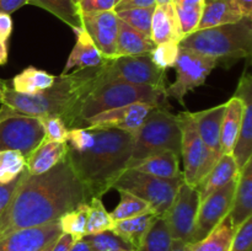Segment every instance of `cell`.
Here are the masks:
<instances>
[{
  "label": "cell",
  "instance_id": "6da1fadb",
  "mask_svg": "<svg viewBox=\"0 0 252 251\" xmlns=\"http://www.w3.org/2000/svg\"><path fill=\"white\" fill-rule=\"evenodd\" d=\"M90 199L68 157L41 175H27L0 217V239L21 229L59 220Z\"/></svg>",
  "mask_w": 252,
  "mask_h": 251
},
{
  "label": "cell",
  "instance_id": "7a4b0ae2",
  "mask_svg": "<svg viewBox=\"0 0 252 251\" xmlns=\"http://www.w3.org/2000/svg\"><path fill=\"white\" fill-rule=\"evenodd\" d=\"M98 81L97 68L75 69L65 75L56 76L51 88L34 95H25L5 86L2 105L17 112L33 117L56 116L62 118L68 127L80 128V110L84 100Z\"/></svg>",
  "mask_w": 252,
  "mask_h": 251
},
{
  "label": "cell",
  "instance_id": "3957f363",
  "mask_svg": "<svg viewBox=\"0 0 252 251\" xmlns=\"http://www.w3.org/2000/svg\"><path fill=\"white\" fill-rule=\"evenodd\" d=\"M93 129V145L83 152L68 150L66 157L90 198H101L127 169L132 157L133 134L116 128Z\"/></svg>",
  "mask_w": 252,
  "mask_h": 251
},
{
  "label": "cell",
  "instance_id": "277c9868",
  "mask_svg": "<svg viewBox=\"0 0 252 251\" xmlns=\"http://www.w3.org/2000/svg\"><path fill=\"white\" fill-rule=\"evenodd\" d=\"M180 46L211 57L218 65L229 68L251 56L252 20L244 17L234 24L196 30L185 36Z\"/></svg>",
  "mask_w": 252,
  "mask_h": 251
},
{
  "label": "cell",
  "instance_id": "5b68a950",
  "mask_svg": "<svg viewBox=\"0 0 252 251\" xmlns=\"http://www.w3.org/2000/svg\"><path fill=\"white\" fill-rule=\"evenodd\" d=\"M181 126L177 116L167 106L154 107L147 116L142 127L133 134V149L128 167L144 157L160 152L181 155Z\"/></svg>",
  "mask_w": 252,
  "mask_h": 251
},
{
  "label": "cell",
  "instance_id": "8992f818",
  "mask_svg": "<svg viewBox=\"0 0 252 251\" xmlns=\"http://www.w3.org/2000/svg\"><path fill=\"white\" fill-rule=\"evenodd\" d=\"M166 97L165 89H158L153 86L133 85L122 81L96 84L81 105L80 120L84 127V121L86 118L135 102L167 106Z\"/></svg>",
  "mask_w": 252,
  "mask_h": 251
},
{
  "label": "cell",
  "instance_id": "52a82bcc",
  "mask_svg": "<svg viewBox=\"0 0 252 251\" xmlns=\"http://www.w3.org/2000/svg\"><path fill=\"white\" fill-rule=\"evenodd\" d=\"M184 184V176L176 179H161L143 174L134 169H126L113 184L112 188L134 194L149 204L153 213L162 217L169 209Z\"/></svg>",
  "mask_w": 252,
  "mask_h": 251
},
{
  "label": "cell",
  "instance_id": "ba28073f",
  "mask_svg": "<svg viewBox=\"0 0 252 251\" xmlns=\"http://www.w3.org/2000/svg\"><path fill=\"white\" fill-rule=\"evenodd\" d=\"M112 81L153 86L166 90L165 71L153 63L149 53L105 59V62L98 66L97 84Z\"/></svg>",
  "mask_w": 252,
  "mask_h": 251
},
{
  "label": "cell",
  "instance_id": "9c48e42d",
  "mask_svg": "<svg viewBox=\"0 0 252 251\" xmlns=\"http://www.w3.org/2000/svg\"><path fill=\"white\" fill-rule=\"evenodd\" d=\"M177 117L182 133L181 157L184 160V181L196 188L197 185L213 169L220 157L206 147L199 137L191 112L179 113Z\"/></svg>",
  "mask_w": 252,
  "mask_h": 251
},
{
  "label": "cell",
  "instance_id": "30bf717a",
  "mask_svg": "<svg viewBox=\"0 0 252 251\" xmlns=\"http://www.w3.org/2000/svg\"><path fill=\"white\" fill-rule=\"evenodd\" d=\"M217 66L218 64L211 57L179 44V53L174 66L176 69V80L166 88V95L184 103L186 94L203 85L211 71Z\"/></svg>",
  "mask_w": 252,
  "mask_h": 251
},
{
  "label": "cell",
  "instance_id": "8fae6325",
  "mask_svg": "<svg viewBox=\"0 0 252 251\" xmlns=\"http://www.w3.org/2000/svg\"><path fill=\"white\" fill-rule=\"evenodd\" d=\"M43 140L39 117L20 113L0 123V150H16L26 159Z\"/></svg>",
  "mask_w": 252,
  "mask_h": 251
},
{
  "label": "cell",
  "instance_id": "7c38bea8",
  "mask_svg": "<svg viewBox=\"0 0 252 251\" xmlns=\"http://www.w3.org/2000/svg\"><path fill=\"white\" fill-rule=\"evenodd\" d=\"M199 194L194 187L184 184L180 186L171 206L164 217L174 240L189 244L196 225L199 207Z\"/></svg>",
  "mask_w": 252,
  "mask_h": 251
},
{
  "label": "cell",
  "instance_id": "4fadbf2b",
  "mask_svg": "<svg viewBox=\"0 0 252 251\" xmlns=\"http://www.w3.org/2000/svg\"><path fill=\"white\" fill-rule=\"evenodd\" d=\"M238 177L199 202L196 225L189 244L206 238L228 216L233 204Z\"/></svg>",
  "mask_w": 252,
  "mask_h": 251
},
{
  "label": "cell",
  "instance_id": "5bb4252c",
  "mask_svg": "<svg viewBox=\"0 0 252 251\" xmlns=\"http://www.w3.org/2000/svg\"><path fill=\"white\" fill-rule=\"evenodd\" d=\"M154 107L159 106L145 102H135L122 107L105 111L98 115L86 118L84 127L93 128H116L134 134L145 121L147 116Z\"/></svg>",
  "mask_w": 252,
  "mask_h": 251
},
{
  "label": "cell",
  "instance_id": "9a60e30c",
  "mask_svg": "<svg viewBox=\"0 0 252 251\" xmlns=\"http://www.w3.org/2000/svg\"><path fill=\"white\" fill-rule=\"evenodd\" d=\"M81 22L83 29L93 39L103 58H117L116 46L120 19L115 10L95 14H81Z\"/></svg>",
  "mask_w": 252,
  "mask_h": 251
},
{
  "label": "cell",
  "instance_id": "2e32d148",
  "mask_svg": "<svg viewBox=\"0 0 252 251\" xmlns=\"http://www.w3.org/2000/svg\"><path fill=\"white\" fill-rule=\"evenodd\" d=\"M62 234L59 220L33 228L21 229L0 239V251H39Z\"/></svg>",
  "mask_w": 252,
  "mask_h": 251
},
{
  "label": "cell",
  "instance_id": "e0dca14e",
  "mask_svg": "<svg viewBox=\"0 0 252 251\" xmlns=\"http://www.w3.org/2000/svg\"><path fill=\"white\" fill-rule=\"evenodd\" d=\"M235 95L243 100L244 113L240 132L231 154L241 170L252 157V78L249 71L241 76Z\"/></svg>",
  "mask_w": 252,
  "mask_h": 251
},
{
  "label": "cell",
  "instance_id": "ac0fdd59",
  "mask_svg": "<svg viewBox=\"0 0 252 251\" xmlns=\"http://www.w3.org/2000/svg\"><path fill=\"white\" fill-rule=\"evenodd\" d=\"M179 19L172 4L157 5L150 25V38L155 44L165 42L179 43L184 38Z\"/></svg>",
  "mask_w": 252,
  "mask_h": 251
},
{
  "label": "cell",
  "instance_id": "d6986e66",
  "mask_svg": "<svg viewBox=\"0 0 252 251\" xmlns=\"http://www.w3.org/2000/svg\"><path fill=\"white\" fill-rule=\"evenodd\" d=\"M224 112H225V103L214 106L208 110L191 113L199 137L202 138L206 147L219 157H221L220 130Z\"/></svg>",
  "mask_w": 252,
  "mask_h": 251
},
{
  "label": "cell",
  "instance_id": "ffe728a7",
  "mask_svg": "<svg viewBox=\"0 0 252 251\" xmlns=\"http://www.w3.org/2000/svg\"><path fill=\"white\" fill-rule=\"evenodd\" d=\"M229 216L235 229L252 217V160H249L239 172Z\"/></svg>",
  "mask_w": 252,
  "mask_h": 251
},
{
  "label": "cell",
  "instance_id": "44dd1931",
  "mask_svg": "<svg viewBox=\"0 0 252 251\" xmlns=\"http://www.w3.org/2000/svg\"><path fill=\"white\" fill-rule=\"evenodd\" d=\"M76 33V42L73 47V51L69 54L62 75L68 74L71 69H86V68H97L105 62V58L93 39L90 38L85 30H79Z\"/></svg>",
  "mask_w": 252,
  "mask_h": 251
},
{
  "label": "cell",
  "instance_id": "7402d4cb",
  "mask_svg": "<svg viewBox=\"0 0 252 251\" xmlns=\"http://www.w3.org/2000/svg\"><path fill=\"white\" fill-rule=\"evenodd\" d=\"M239 172L240 170H239L233 154L230 153V154L221 155L213 169L197 185L196 189L199 194V201H203L207 196L235 180L239 176Z\"/></svg>",
  "mask_w": 252,
  "mask_h": 251
},
{
  "label": "cell",
  "instance_id": "603a6c76",
  "mask_svg": "<svg viewBox=\"0 0 252 251\" xmlns=\"http://www.w3.org/2000/svg\"><path fill=\"white\" fill-rule=\"evenodd\" d=\"M66 143L48 142L44 139L26 157V170L30 175H41L56 166L66 157Z\"/></svg>",
  "mask_w": 252,
  "mask_h": 251
},
{
  "label": "cell",
  "instance_id": "cb8c5ba5",
  "mask_svg": "<svg viewBox=\"0 0 252 251\" xmlns=\"http://www.w3.org/2000/svg\"><path fill=\"white\" fill-rule=\"evenodd\" d=\"M128 169H134L143 174L161 177V179H176L184 176L180 170L179 155L170 150L149 155L133 164Z\"/></svg>",
  "mask_w": 252,
  "mask_h": 251
},
{
  "label": "cell",
  "instance_id": "d4e9b609",
  "mask_svg": "<svg viewBox=\"0 0 252 251\" xmlns=\"http://www.w3.org/2000/svg\"><path fill=\"white\" fill-rule=\"evenodd\" d=\"M244 102L239 96L234 95L225 103L223 122L220 130V152L221 155L233 153L240 132L241 121H243Z\"/></svg>",
  "mask_w": 252,
  "mask_h": 251
},
{
  "label": "cell",
  "instance_id": "484cf974",
  "mask_svg": "<svg viewBox=\"0 0 252 251\" xmlns=\"http://www.w3.org/2000/svg\"><path fill=\"white\" fill-rule=\"evenodd\" d=\"M241 19H244V16L231 0H204L203 12L197 30L234 24Z\"/></svg>",
  "mask_w": 252,
  "mask_h": 251
},
{
  "label": "cell",
  "instance_id": "4316f807",
  "mask_svg": "<svg viewBox=\"0 0 252 251\" xmlns=\"http://www.w3.org/2000/svg\"><path fill=\"white\" fill-rule=\"evenodd\" d=\"M155 216L153 212L140 214V216L133 217V218L122 219V220L115 221L112 231L117 234L122 240H125L133 250H137L142 245L148 230L152 224L154 223Z\"/></svg>",
  "mask_w": 252,
  "mask_h": 251
},
{
  "label": "cell",
  "instance_id": "83f0119b",
  "mask_svg": "<svg viewBox=\"0 0 252 251\" xmlns=\"http://www.w3.org/2000/svg\"><path fill=\"white\" fill-rule=\"evenodd\" d=\"M157 44L152 41L149 36L137 31L129 25L120 20L118 22L117 34V57L123 56H139V54L150 53Z\"/></svg>",
  "mask_w": 252,
  "mask_h": 251
},
{
  "label": "cell",
  "instance_id": "f1b7e54d",
  "mask_svg": "<svg viewBox=\"0 0 252 251\" xmlns=\"http://www.w3.org/2000/svg\"><path fill=\"white\" fill-rule=\"evenodd\" d=\"M235 230L228 214L206 238L189 244V251H229Z\"/></svg>",
  "mask_w": 252,
  "mask_h": 251
},
{
  "label": "cell",
  "instance_id": "f546056e",
  "mask_svg": "<svg viewBox=\"0 0 252 251\" xmlns=\"http://www.w3.org/2000/svg\"><path fill=\"white\" fill-rule=\"evenodd\" d=\"M56 76L34 66H27L12 79V90L25 95H34L51 88Z\"/></svg>",
  "mask_w": 252,
  "mask_h": 251
},
{
  "label": "cell",
  "instance_id": "4dcf8cb0",
  "mask_svg": "<svg viewBox=\"0 0 252 251\" xmlns=\"http://www.w3.org/2000/svg\"><path fill=\"white\" fill-rule=\"evenodd\" d=\"M30 4L42 7L74 30H83L81 12L75 0H30Z\"/></svg>",
  "mask_w": 252,
  "mask_h": 251
},
{
  "label": "cell",
  "instance_id": "1f68e13d",
  "mask_svg": "<svg viewBox=\"0 0 252 251\" xmlns=\"http://www.w3.org/2000/svg\"><path fill=\"white\" fill-rule=\"evenodd\" d=\"M172 236L164 217H157L148 230L142 245L135 251H170Z\"/></svg>",
  "mask_w": 252,
  "mask_h": 251
},
{
  "label": "cell",
  "instance_id": "d6a6232c",
  "mask_svg": "<svg viewBox=\"0 0 252 251\" xmlns=\"http://www.w3.org/2000/svg\"><path fill=\"white\" fill-rule=\"evenodd\" d=\"M172 5L176 11L184 36L196 31L203 12L204 0H179L176 4Z\"/></svg>",
  "mask_w": 252,
  "mask_h": 251
},
{
  "label": "cell",
  "instance_id": "836d02e7",
  "mask_svg": "<svg viewBox=\"0 0 252 251\" xmlns=\"http://www.w3.org/2000/svg\"><path fill=\"white\" fill-rule=\"evenodd\" d=\"M89 203L79 204L71 211L66 212L65 214L59 218L62 233L69 234L74 238V240L83 239L86 235V223H88Z\"/></svg>",
  "mask_w": 252,
  "mask_h": 251
},
{
  "label": "cell",
  "instance_id": "e575fe53",
  "mask_svg": "<svg viewBox=\"0 0 252 251\" xmlns=\"http://www.w3.org/2000/svg\"><path fill=\"white\" fill-rule=\"evenodd\" d=\"M88 213V223H86V235L90 234L102 233V231L112 230L115 220L111 214L102 204V201L98 197L90 198Z\"/></svg>",
  "mask_w": 252,
  "mask_h": 251
},
{
  "label": "cell",
  "instance_id": "d590c367",
  "mask_svg": "<svg viewBox=\"0 0 252 251\" xmlns=\"http://www.w3.org/2000/svg\"><path fill=\"white\" fill-rule=\"evenodd\" d=\"M121 194V201L118 206L111 212V217L115 221L122 220V219L133 218V217L140 216L152 212L149 204L143 199L138 198L134 194L126 191H118Z\"/></svg>",
  "mask_w": 252,
  "mask_h": 251
},
{
  "label": "cell",
  "instance_id": "8d00e7d4",
  "mask_svg": "<svg viewBox=\"0 0 252 251\" xmlns=\"http://www.w3.org/2000/svg\"><path fill=\"white\" fill-rule=\"evenodd\" d=\"M26 169V159L16 150H0V184H9Z\"/></svg>",
  "mask_w": 252,
  "mask_h": 251
},
{
  "label": "cell",
  "instance_id": "74e56055",
  "mask_svg": "<svg viewBox=\"0 0 252 251\" xmlns=\"http://www.w3.org/2000/svg\"><path fill=\"white\" fill-rule=\"evenodd\" d=\"M154 9L155 7H135V9L120 10L116 11V14L123 22L150 37V25H152Z\"/></svg>",
  "mask_w": 252,
  "mask_h": 251
},
{
  "label": "cell",
  "instance_id": "f35d334b",
  "mask_svg": "<svg viewBox=\"0 0 252 251\" xmlns=\"http://www.w3.org/2000/svg\"><path fill=\"white\" fill-rule=\"evenodd\" d=\"M86 241L90 244L94 251H125L133 250L125 240L120 238L112 230L102 231L97 234H90L84 236Z\"/></svg>",
  "mask_w": 252,
  "mask_h": 251
},
{
  "label": "cell",
  "instance_id": "ab89813d",
  "mask_svg": "<svg viewBox=\"0 0 252 251\" xmlns=\"http://www.w3.org/2000/svg\"><path fill=\"white\" fill-rule=\"evenodd\" d=\"M179 53V43L175 42H165V43L157 44L152 52L150 58L153 63L161 70H166L169 68H174Z\"/></svg>",
  "mask_w": 252,
  "mask_h": 251
},
{
  "label": "cell",
  "instance_id": "60d3db41",
  "mask_svg": "<svg viewBox=\"0 0 252 251\" xmlns=\"http://www.w3.org/2000/svg\"><path fill=\"white\" fill-rule=\"evenodd\" d=\"M39 118H41L42 126H43L44 139L48 142L65 143L69 129L62 118L56 117V116H47V117Z\"/></svg>",
  "mask_w": 252,
  "mask_h": 251
},
{
  "label": "cell",
  "instance_id": "b9f144b4",
  "mask_svg": "<svg viewBox=\"0 0 252 251\" xmlns=\"http://www.w3.org/2000/svg\"><path fill=\"white\" fill-rule=\"evenodd\" d=\"M229 251H252V217L236 228Z\"/></svg>",
  "mask_w": 252,
  "mask_h": 251
},
{
  "label": "cell",
  "instance_id": "7bdbcfd3",
  "mask_svg": "<svg viewBox=\"0 0 252 251\" xmlns=\"http://www.w3.org/2000/svg\"><path fill=\"white\" fill-rule=\"evenodd\" d=\"M29 175V171L26 169L19 175L15 180H12L9 184H0V217L4 213V211L6 209V207L9 206V203L11 202L12 197L15 196V192L19 188V186L21 185V182L26 179V176Z\"/></svg>",
  "mask_w": 252,
  "mask_h": 251
},
{
  "label": "cell",
  "instance_id": "ee69618b",
  "mask_svg": "<svg viewBox=\"0 0 252 251\" xmlns=\"http://www.w3.org/2000/svg\"><path fill=\"white\" fill-rule=\"evenodd\" d=\"M81 14L112 11L115 10L116 0H81L78 2Z\"/></svg>",
  "mask_w": 252,
  "mask_h": 251
},
{
  "label": "cell",
  "instance_id": "f6af8a7d",
  "mask_svg": "<svg viewBox=\"0 0 252 251\" xmlns=\"http://www.w3.org/2000/svg\"><path fill=\"white\" fill-rule=\"evenodd\" d=\"M155 0H121L115 7V11L126 9H135V7H155Z\"/></svg>",
  "mask_w": 252,
  "mask_h": 251
},
{
  "label": "cell",
  "instance_id": "bcb514c9",
  "mask_svg": "<svg viewBox=\"0 0 252 251\" xmlns=\"http://www.w3.org/2000/svg\"><path fill=\"white\" fill-rule=\"evenodd\" d=\"M12 32V20L10 15L0 12V43H6Z\"/></svg>",
  "mask_w": 252,
  "mask_h": 251
},
{
  "label": "cell",
  "instance_id": "7dc6e473",
  "mask_svg": "<svg viewBox=\"0 0 252 251\" xmlns=\"http://www.w3.org/2000/svg\"><path fill=\"white\" fill-rule=\"evenodd\" d=\"M27 4L30 0H0V12L10 15Z\"/></svg>",
  "mask_w": 252,
  "mask_h": 251
},
{
  "label": "cell",
  "instance_id": "c3c4849f",
  "mask_svg": "<svg viewBox=\"0 0 252 251\" xmlns=\"http://www.w3.org/2000/svg\"><path fill=\"white\" fill-rule=\"evenodd\" d=\"M74 241L75 240H74L73 236L69 235V234L62 233L56 240V243H54L51 251H70V248L74 244Z\"/></svg>",
  "mask_w": 252,
  "mask_h": 251
},
{
  "label": "cell",
  "instance_id": "681fc988",
  "mask_svg": "<svg viewBox=\"0 0 252 251\" xmlns=\"http://www.w3.org/2000/svg\"><path fill=\"white\" fill-rule=\"evenodd\" d=\"M244 17H252V0H231Z\"/></svg>",
  "mask_w": 252,
  "mask_h": 251
},
{
  "label": "cell",
  "instance_id": "f907efd6",
  "mask_svg": "<svg viewBox=\"0 0 252 251\" xmlns=\"http://www.w3.org/2000/svg\"><path fill=\"white\" fill-rule=\"evenodd\" d=\"M70 251H94L93 248L90 246V244L85 240V239H79V240L74 241V244L71 245Z\"/></svg>",
  "mask_w": 252,
  "mask_h": 251
},
{
  "label": "cell",
  "instance_id": "816d5d0a",
  "mask_svg": "<svg viewBox=\"0 0 252 251\" xmlns=\"http://www.w3.org/2000/svg\"><path fill=\"white\" fill-rule=\"evenodd\" d=\"M17 115H20V112H17L14 108L9 107V106L6 105H2L1 103V107H0V123H1L2 121L6 120V118L14 117V116Z\"/></svg>",
  "mask_w": 252,
  "mask_h": 251
},
{
  "label": "cell",
  "instance_id": "f5cc1de1",
  "mask_svg": "<svg viewBox=\"0 0 252 251\" xmlns=\"http://www.w3.org/2000/svg\"><path fill=\"white\" fill-rule=\"evenodd\" d=\"M170 251H189V244L181 240H172Z\"/></svg>",
  "mask_w": 252,
  "mask_h": 251
},
{
  "label": "cell",
  "instance_id": "db71d44e",
  "mask_svg": "<svg viewBox=\"0 0 252 251\" xmlns=\"http://www.w3.org/2000/svg\"><path fill=\"white\" fill-rule=\"evenodd\" d=\"M7 62V46L6 43H0V65H4Z\"/></svg>",
  "mask_w": 252,
  "mask_h": 251
},
{
  "label": "cell",
  "instance_id": "11a10c76",
  "mask_svg": "<svg viewBox=\"0 0 252 251\" xmlns=\"http://www.w3.org/2000/svg\"><path fill=\"white\" fill-rule=\"evenodd\" d=\"M5 86H6V84H5L4 81L0 80V103H2V96H4Z\"/></svg>",
  "mask_w": 252,
  "mask_h": 251
},
{
  "label": "cell",
  "instance_id": "9f6ffc18",
  "mask_svg": "<svg viewBox=\"0 0 252 251\" xmlns=\"http://www.w3.org/2000/svg\"><path fill=\"white\" fill-rule=\"evenodd\" d=\"M54 243H56V241H53V243H51V244H48V245H46V246H44V248H42L39 251H51L52 248H53Z\"/></svg>",
  "mask_w": 252,
  "mask_h": 251
},
{
  "label": "cell",
  "instance_id": "6f0895ef",
  "mask_svg": "<svg viewBox=\"0 0 252 251\" xmlns=\"http://www.w3.org/2000/svg\"><path fill=\"white\" fill-rule=\"evenodd\" d=\"M157 5H165V4H171V0H155Z\"/></svg>",
  "mask_w": 252,
  "mask_h": 251
},
{
  "label": "cell",
  "instance_id": "680465c9",
  "mask_svg": "<svg viewBox=\"0 0 252 251\" xmlns=\"http://www.w3.org/2000/svg\"><path fill=\"white\" fill-rule=\"evenodd\" d=\"M177 1H179V0H171V4H176Z\"/></svg>",
  "mask_w": 252,
  "mask_h": 251
},
{
  "label": "cell",
  "instance_id": "91938a15",
  "mask_svg": "<svg viewBox=\"0 0 252 251\" xmlns=\"http://www.w3.org/2000/svg\"><path fill=\"white\" fill-rule=\"evenodd\" d=\"M120 1H121V0H116V5H117ZM115 7H116V6H115Z\"/></svg>",
  "mask_w": 252,
  "mask_h": 251
},
{
  "label": "cell",
  "instance_id": "94428289",
  "mask_svg": "<svg viewBox=\"0 0 252 251\" xmlns=\"http://www.w3.org/2000/svg\"><path fill=\"white\" fill-rule=\"evenodd\" d=\"M75 1H76V2H79V1H81V0H75Z\"/></svg>",
  "mask_w": 252,
  "mask_h": 251
},
{
  "label": "cell",
  "instance_id": "6125c7cd",
  "mask_svg": "<svg viewBox=\"0 0 252 251\" xmlns=\"http://www.w3.org/2000/svg\"><path fill=\"white\" fill-rule=\"evenodd\" d=\"M125 251H134V250H125Z\"/></svg>",
  "mask_w": 252,
  "mask_h": 251
}]
</instances>
